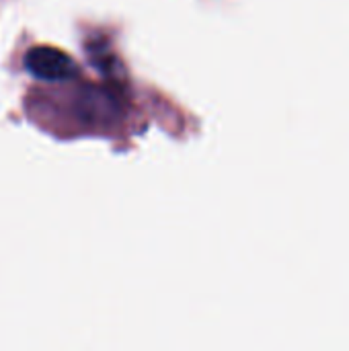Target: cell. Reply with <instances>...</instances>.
I'll return each mask as SVG.
<instances>
[{
  "mask_svg": "<svg viewBox=\"0 0 349 351\" xmlns=\"http://www.w3.org/2000/svg\"><path fill=\"white\" fill-rule=\"evenodd\" d=\"M25 68L41 80H68L76 76V62L62 49L51 45H37L27 51Z\"/></svg>",
  "mask_w": 349,
  "mask_h": 351,
  "instance_id": "1",
  "label": "cell"
}]
</instances>
